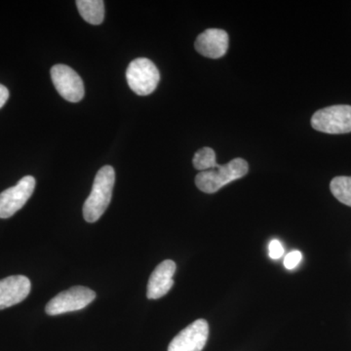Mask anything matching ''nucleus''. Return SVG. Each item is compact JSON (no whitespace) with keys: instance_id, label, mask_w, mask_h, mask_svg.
I'll list each match as a JSON object with an SVG mask.
<instances>
[{"instance_id":"3","label":"nucleus","mask_w":351,"mask_h":351,"mask_svg":"<svg viewBox=\"0 0 351 351\" xmlns=\"http://www.w3.org/2000/svg\"><path fill=\"white\" fill-rule=\"evenodd\" d=\"M126 78L132 91L138 96H147L156 89L160 73L151 60L138 58L129 64Z\"/></svg>"},{"instance_id":"8","label":"nucleus","mask_w":351,"mask_h":351,"mask_svg":"<svg viewBox=\"0 0 351 351\" xmlns=\"http://www.w3.org/2000/svg\"><path fill=\"white\" fill-rule=\"evenodd\" d=\"M209 337V325L198 319L184 328L171 341L168 351H202Z\"/></svg>"},{"instance_id":"1","label":"nucleus","mask_w":351,"mask_h":351,"mask_svg":"<svg viewBox=\"0 0 351 351\" xmlns=\"http://www.w3.org/2000/svg\"><path fill=\"white\" fill-rule=\"evenodd\" d=\"M115 172L112 166H104L95 177L93 188L83 205V217L88 223H95L103 216L112 197Z\"/></svg>"},{"instance_id":"2","label":"nucleus","mask_w":351,"mask_h":351,"mask_svg":"<svg viewBox=\"0 0 351 351\" xmlns=\"http://www.w3.org/2000/svg\"><path fill=\"white\" fill-rule=\"evenodd\" d=\"M249 165L242 158H235L225 165H217L214 169L203 171L195 178L196 186L205 193H215L235 180L248 173Z\"/></svg>"},{"instance_id":"11","label":"nucleus","mask_w":351,"mask_h":351,"mask_svg":"<svg viewBox=\"0 0 351 351\" xmlns=\"http://www.w3.org/2000/svg\"><path fill=\"white\" fill-rule=\"evenodd\" d=\"M175 271L176 263L173 261L166 260L159 263L147 283V299H160L167 294L174 285L173 276Z\"/></svg>"},{"instance_id":"7","label":"nucleus","mask_w":351,"mask_h":351,"mask_svg":"<svg viewBox=\"0 0 351 351\" xmlns=\"http://www.w3.org/2000/svg\"><path fill=\"white\" fill-rule=\"evenodd\" d=\"M51 78L59 94L71 103H77L84 97L82 77L66 64H56L51 69Z\"/></svg>"},{"instance_id":"12","label":"nucleus","mask_w":351,"mask_h":351,"mask_svg":"<svg viewBox=\"0 0 351 351\" xmlns=\"http://www.w3.org/2000/svg\"><path fill=\"white\" fill-rule=\"evenodd\" d=\"M78 11L83 19L91 25H100L105 18V4L103 0H78Z\"/></svg>"},{"instance_id":"10","label":"nucleus","mask_w":351,"mask_h":351,"mask_svg":"<svg viewBox=\"0 0 351 351\" xmlns=\"http://www.w3.org/2000/svg\"><path fill=\"white\" fill-rule=\"evenodd\" d=\"M195 49L202 56L219 59L225 56L228 49V34L223 29H209L198 36Z\"/></svg>"},{"instance_id":"16","label":"nucleus","mask_w":351,"mask_h":351,"mask_svg":"<svg viewBox=\"0 0 351 351\" xmlns=\"http://www.w3.org/2000/svg\"><path fill=\"white\" fill-rule=\"evenodd\" d=\"M269 257L274 260H278L282 257L284 254V249L282 244L279 240H272L269 244Z\"/></svg>"},{"instance_id":"17","label":"nucleus","mask_w":351,"mask_h":351,"mask_svg":"<svg viewBox=\"0 0 351 351\" xmlns=\"http://www.w3.org/2000/svg\"><path fill=\"white\" fill-rule=\"evenodd\" d=\"M9 91L4 85L0 84V108L5 105L6 101H8Z\"/></svg>"},{"instance_id":"9","label":"nucleus","mask_w":351,"mask_h":351,"mask_svg":"<svg viewBox=\"0 0 351 351\" xmlns=\"http://www.w3.org/2000/svg\"><path fill=\"white\" fill-rule=\"evenodd\" d=\"M31 289V281L25 276H9L0 280V311L24 301Z\"/></svg>"},{"instance_id":"14","label":"nucleus","mask_w":351,"mask_h":351,"mask_svg":"<svg viewBox=\"0 0 351 351\" xmlns=\"http://www.w3.org/2000/svg\"><path fill=\"white\" fill-rule=\"evenodd\" d=\"M217 165L218 163L216 161V154L211 147L200 149L193 157V166L195 169L199 170L201 172L214 169Z\"/></svg>"},{"instance_id":"15","label":"nucleus","mask_w":351,"mask_h":351,"mask_svg":"<svg viewBox=\"0 0 351 351\" xmlns=\"http://www.w3.org/2000/svg\"><path fill=\"white\" fill-rule=\"evenodd\" d=\"M302 255L300 251H292L288 254L284 260V265L287 269H294L302 262Z\"/></svg>"},{"instance_id":"5","label":"nucleus","mask_w":351,"mask_h":351,"mask_svg":"<svg viewBox=\"0 0 351 351\" xmlns=\"http://www.w3.org/2000/svg\"><path fill=\"white\" fill-rule=\"evenodd\" d=\"M96 298V293L93 290L83 286L75 287L59 293L56 297L53 298L45 307V313L48 315H60L71 311H80L88 304H91Z\"/></svg>"},{"instance_id":"13","label":"nucleus","mask_w":351,"mask_h":351,"mask_svg":"<svg viewBox=\"0 0 351 351\" xmlns=\"http://www.w3.org/2000/svg\"><path fill=\"white\" fill-rule=\"evenodd\" d=\"M330 189H331L332 195L346 205L351 207V177H336L332 180L330 184Z\"/></svg>"},{"instance_id":"6","label":"nucleus","mask_w":351,"mask_h":351,"mask_svg":"<svg viewBox=\"0 0 351 351\" xmlns=\"http://www.w3.org/2000/svg\"><path fill=\"white\" fill-rule=\"evenodd\" d=\"M36 189V179L25 176L16 186L0 193V219H8L24 207Z\"/></svg>"},{"instance_id":"4","label":"nucleus","mask_w":351,"mask_h":351,"mask_svg":"<svg viewBox=\"0 0 351 351\" xmlns=\"http://www.w3.org/2000/svg\"><path fill=\"white\" fill-rule=\"evenodd\" d=\"M311 126L322 133H350L351 106H332L317 110L311 119Z\"/></svg>"}]
</instances>
